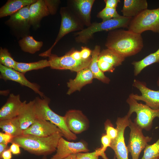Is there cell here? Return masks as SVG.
Masks as SVG:
<instances>
[{"label":"cell","instance_id":"cell-1","mask_svg":"<svg viewBox=\"0 0 159 159\" xmlns=\"http://www.w3.org/2000/svg\"><path fill=\"white\" fill-rule=\"evenodd\" d=\"M143 45L141 34L119 29L110 31L105 43L107 48L114 50L125 58L139 53Z\"/></svg>","mask_w":159,"mask_h":159},{"label":"cell","instance_id":"cell-2","mask_svg":"<svg viewBox=\"0 0 159 159\" xmlns=\"http://www.w3.org/2000/svg\"><path fill=\"white\" fill-rule=\"evenodd\" d=\"M62 136L63 135L61 132L46 137L22 135L14 138L11 143H17L31 153L47 156L56 151L59 141Z\"/></svg>","mask_w":159,"mask_h":159},{"label":"cell","instance_id":"cell-3","mask_svg":"<svg viewBox=\"0 0 159 159\" xmlns=\"http://www.w3.org/2000/svg\"><path fill=\"white\" fill-rule=\"evenodd\" d=\"M37 118L49 121L56 125L61 131L63 136L67 140H75L76 135L68 128L64 116H60L54 112L50 108V99L45 96L43 98L36 97L34 100Z\"/></svg>","mask_w":159,"mask_h":159},{"label":"cell","instance_id":"cell-4","mask_svg":"<svg viewBox=\"0 0 159 159\" xmlns=\"http://www.w3.org/2000/svg\"><path fill=\"white\" fill-rule=\"evenodd\" d=\"M132 18L122 16L101 22H94L87 28L75 33V39L78 43H86L94 34L102 31H111L121 28H127Z\"/></svg>","mask_w":159,"mask_h":159},{"label":"cell","instance_id":"cell-5","mask_svg":"<svg viewBox=\"0 0 159 159\" xmlns=\"http://www.w3.org/2000/svg\"><path fill=\"white\" fill-rule=\"evenodd\" d=\"M126 102L129 106L127 115L130 117L132 113H135L136 117L134 122L143 129L150 130L154 119L156 117L159 118V108L153 109L146 104L139 103L130 95Z\"/></svg>","mask_w":159,"mask_h":159},{"label":"cell","instance_id":"cell-6","mask_svg":"<svg viewBox=\"0 0 159 159\" xmlns=\"http://www.w3.org/2000/svg\"><path fill=\"white\" fill-rule=\"evenodd\" d=\"M127 28L141 34L148 30L159 34V8L146 9L132 18Z\"/></svg>","mask_w":159,"mask_h":159},{"label":"cell","instance_id":"cell-7","mask_svg":"<svg viewBox=\"0 0 159 159\" xmlns=\"http://www.w3.org/2000/svg\"><path fill=\"white\" fill-rule=\"evenodd\" d=\"M60 14L61 16V22L59 33L52 46L43 52L45 56L51 54L52 49L65 35L71 32L80 31L84 29L83 23L68 7H61Z\"/></svg>","mask_w":159,"mask_h":159},{"label":"cell","instance_id":"cell-8","mask_svg":"<svg viewBox=\"0 0 159 159\" xmlns=\"http://www.w3.org/2000/svg\"><path fill=\"white\" fill-rule=\"evenodd\" d=\"M48 57L51 68L59 70H69L77 72L88 67L92 59L90 57L86 59H74L71 56L69 52L61 57L51 54Z\"/></svg>","mask_w":159,"mask_h":159},{"label":"cell","instance_id":"cell-9","mask_svg":"<svg viewBox=\"0 0 159 159\" xmlns=\"http://www.w3.org/2000/svg\"><path fill=\"white\" fill-rule=\"evenodd\" d=\"M128 127L130 129V136L127 148L132 159H139L141 151L148 145L152 139L151 137L145 136L143 129L134 122L130 119Z\"/></svg>","mask_w":159,"mask_h":159},{"label":"cell","instance_id":"cell-10","mask_svg":"<svg viewBox=\"0 0 159 159\" xmlns=\"http://www.w3.org/2000/svg\"><path fill=\"white\" fill-rule=\"evenodd\" d=\"M130 117L127 115L122 117H118L116 122L118 134L116 138L111 140L110 147L114 152L116 159H128L129 152L124 135L125 128L129 125Z\"/></svg>","mask_w":159,"mask_h":159},{"label":"cell","instance_id":"cell-11","mask_svg":"<svg viewBox=\"0 0 159 159\" xmlns=\"http://www.w3.org/2000/svg\"><path fill=\"white\" fill-rule=\"evenodd\" d=\"M29 6L24 7L10 16L5 22L16 33L22 37L29 35L30 25L29 24Z\"/></svg>","mask_w":159,"mask_h":159},{"label":"cell","instance_id":"cell-12","mask_svg":"<svg viewBox=\"0 0 159 159\" xmlns=\"http://www.w3.org/2000/svg\"><path fill=\"white\" fill-rule=\"evenodd\" d=\"M157 84L159 87V77ZM132 85L139 90L141 95L132 93L130 96L138 101L144 102L145 104L153 109L159 108V89L157 91L152 90L147 87L145 82L136 79L134 80Z\"/></svg>","mask_w":159,"mask_h":159},{"label":"cell","instance_id":"cell-13","mask_svg":"<svg viewBox=\"0 0 159 159\" xmlns=\"http://www.w3.org/2000/svg\"><path fill=\"white\" fill-rule=\"evenodd\" d=\"M89 151L87 144L84 141L69 142L62 137L59 141L56 153L51 157V159H64L73 154L87 152Z\"/></svg>","mask_w":159,"mask_h":159},{"label":"cell","instance_id":"cell-14","mask_svg":"<svg viewBox=\"0 0 159 159\" xmlns=\"http://www.w3.org/2000/svg\"><path fill=\"white\" fill-rule=\"evenodd\" d=\"M64 116L68 128L75 135L81 133L89 127L88 119L80 110H69L66 112Z\"/></svg>","mask_w":159,"mask_h":159},{"label":"cell","instance_id":"cell-15","mask_svg":"<svg viewBox=\"0 0 159 159\" xmlns=\"http://www.w3.org/2000/svg\"><path fill=\"white\" fill-rule=\"evenodd\" d=\"M0 79L5 81L10 80L17 82L20 85L30 88L41 98L46 96L40 91V86L36 83L29 81L25 77L24 74L13 69L4 66L0 64Z\"/></svg>","mask_w":159,"mask_h":159},{"label":"cell","instance_id":"cell-16","mask_svg":"<svg viewBox=\"0 0 159 159\" xmlns=\"http://www.w3.org/2000/svg\"><path fill=\"white\" fill-rule=\"evenodd\" d=\"M60 132H62L59 129L50 122L37 118L32 125L23 131V135L46 137Z\"/></svg>","mask_w":159,"mask_h":159},{"label":"cell","instance_id":"cell-17","mask_svg":"<svg viewBox=\"0 0 159 159\" xmlns=\"http://www.w3.org/2000/svg\"><path fill=\"white\" fill-rule=\"evenodd\" d=\"M94 0L70 1L68 7L87 27L91 24V13Z\"/></svg>","mask_w":159,"mask_h":159},{"label":"cell","instance_id":"cell-18","mask_svg":"<svg viewBox=\"0 0 159 159\" xmlns=\"http://www.w3.org/2000/svg\"><path fill=\"white\" fill-rule=\"evenodd\" d=\"M29 13L30 26L38 28L42 18L51 14L47 0H37L30 5Z\"/></svg>","mask_w":159,"mask_h":159},{"label":"cell","instance_id":"cell-19","mask_svg":"<svg viewBox=\"0 0 159 159\" xmlns=\"http://www.w3.org/2000/svg\"><path fill=\"white\" fill-rule=\"evenodd\" d=\"M23 103L19 95L10 94L6 102L0 110V120L17 117Z\"/></svg>","mask_w":159,"mask_h":159},{"label":"cell","instance_id":"cell-20","mask_svg":"<svg viewBox=\"0 0 159 159\" xmlns=\"http://www.w3.org/2000/svg\"><path fill=\"white\" fill-rule=\"evenodd\" d=\"M94 78L93 74L88 67L77 72L75 78L69 79L67 83L69 88L67 94L69 95L76 91H80L84 86L91 83Z\"/></svg>","mask_w":159,"mask_h":159},{"label":"cell","instance_id":"cell-21","mask_svg":"<svg viewBox=\"0 0 159 159\" xmlns=\"http://www.w3.org/2000/svg\"><path fill=\"white\" fill-rule=\"evenodd\" d=\"M17 117L23 131L33 123L37 119L34 100L28 103L26 100L24 101Z\"/></svg>","mask_w":159,"mask_h":159},{"label":"cell","instance_id":"cell-22","mask_svg":"<svg viewBox=\"0 0 159 159\" xmlns=\"http://www.w3.org/2000/svg\"><path fill=\"white\" fill-rule=\"evenodd\" d=\"M148 7L146 0H124L121 11L123 16L132 18L147 9Z\"/></svg>","mask_w":159,"mask_h":159},{"label":"cell","instance_id":"cell-23","mask_svg":"<svg viewBox=\"0 0 159 159\" xmlns=\"http://www.w3.org/2000/svg\"><path fill=\"white\" fill-rule=\"evenodd\" d=\"M37 0H9L0 9V18L11 16Z\"/></svg>","mask_w":159,"mask_h":159},{"label":"cell","instance_id":"cell-24","mask_svg":"<svg viewBox=\"0 0 159 159\" xmlns=\"http://www.w3.org/2000/svg\"><path fill=\"white\" fill-rule=\"evenodd\" d=\"M100 52V46H95L92 51L91 61L88 68L92 73L94 78H96L104 83L108 84L110 82V79L100 70L98 64V56Z\"/></svg>","mask_w":159,"mask_h":159},{"label":"cell","instance_id":"cell-25","mask_svg":"<svg viewBox=\"0 0 159 159\" xmlns=\"http://www.w3.org/2000/svg\"><path fill=\"white\" fill-rule=\"evenodd\" d=\"M125 58L112 49L107 48L100 51L98 60L104 61L115 68L122 64Z\"/></svg>","mask_w":159,"mask_h":159},{"label":"cell","instance_id":"cell-26","mask_svg":"<svg viewBox=\"0 0 159 159\" xmlns=\"http://www.w3.org/2000/svg\"><path fill=\"white\" fill-rule=\"evenodd\" d=\"M0 127L3 131L11 135L13 138L23 135L17 117L12 119L0 120Z\"/></svg>","mask_w":159,"mask_h":159},{"label":"cell","instance_id":"cell-27","mask_svg":"<svg viewBox=\"0 0 159 159\" xmlns=\"http://www.w3.org/2000/svg\"><path fill=\"white\" fill-rule=\"evenodd\" d=\"M156 63H159V48L155 52L150 54L143 59L132 62L134 67V75L137 76L145 68Z\"/></svg>","mask_w":159,"mask_h":159},{"label":"cell","instance_id":"cell-28","mask_svg":"<svg viewBox=\"0 0 159 159\" xmlns=\"http://www.w3.org/2000/svg\"><path fill=\"white\" fill-rule=\"evenodd\" d=\"M19 44L24 52L34 54L39 51L43 45L42 41L36 40L32 36L28 35L20 39Z\"/></svg>","mask_w":159,"mask_h":159},{"label":"cell","instance_id":"cell-29","mask_svg":"<svg viewBox=\"0 0 159 159\" xmlns=\"http://www.w3.org/2000/svg\"><path fill=\"white\" fill-rule=\"evenodd\" d=\"M50 67V65L48 60L43 59L30 63L17 62L14 69L24 74L29 71L42 69Z\"/></svg>","mask_w":159,"mask_h":159},{"label":"cell","instance_id":"cell-30","mask_svg":"<svg viewBox=\"0 0 159 159\" xmlns=\"http://www.w3.org/2000/svg\"><path fill=\"white\" fill-rule=\"evenodd\" d=\"M141 159H159V138L155 143L146 147Z\"/></svg>","mask_w":159,"mask_h":159},{"label":"cell","instance_id":"cell-31","mask_svg":"<svg viewBox=\"0 0 159 159\" xmlns=\"http://www.w3.org/2000/svg\"><path fill=\"white\" fill-rule=\"evenodd\" d=\"M16 62L7 49L0 47V64L7 67L14 69Z\"/></svg>","mask_w":159,"mask_h":159},{"label":"cell","instance_id":"cell-32","mask_svg":"<svg viewBox=\"0 0 159 159\" xmlns=\"http://www.w3.org/2000/svg\"><path fill=\"white\" fill-rule=\"evenodd\" d=\"M121 16L118 14L116 9L106 7L99 12L97 15V17L102 19V21L120 17Z\"/></svg>","mask_w":159,"mask_h":159},{"label":"cell","instance_id":"cell-33","mask_svg":"<svg viewBox=\"0 0 159 159\" xmlns=\"http://www.w3.org/2000/svg\"><path fill=\"white\" fill-rule=\"evenodd\" d=\"M102 146L99 148L100 153V156L103 159H108L105 153L106 149L108 147H110L111 141V139L106 134H103L101 138Z\"/></svg>","mask_w":159,"mask_h":159},{"label":"cell","instance_id":"cell-34","mask_svg":"<svg viewBox=\"0 0 159 159\" xmlns=\"http://www.w3.org/2000/svg\"><path fill=\"white\" fill-rule=\"evenodd\" d=\"M104 126L106 134L111 140L116 137L118 134V130L116 128L114 127L110 120L107 119L106 120L104 123Z\"/></svg>","mask_w":159,"mask_h":159},{"label":"cell","instance_id":"cell-35","mask_svg":"<svg viewBox=\"0 0 159 159\" xmlns=\"http://www.w3.org/2000/svg\"><path fill=\"white\" fill-rule=\"evenodd\" d=\"M75 155L76 159H98L100 156L99 148L93 152L79 153Z\"/></svg>","mask_w":159,"mask_h":159},{"label":"cell","instance_id":"cell-36","mask_svg":"<svg viewBox=\"0 0 159 159\" xmlns=\"http://www.w3.org/2000/svg\"><path fill=\"white\" fill-rule=\"evenodd\" d=\"M98 66L100 70L103 73L105 72H113L115 68L111 65L104 61L98 60Z\"/></svg>","mask_w":159,"mask_h":159},{"label":"cell","instance_id":"cell-37","mask_svg":"<svg viewBox=\"0 0 159 159\" xmlns=\"http://www.w3.org/2000/svg\"><path fill=\"white\" fill-rule=\"evenodd\" d=\"M13 138V137L9 134L0 132V143L8 144L9 143H11Z\"/></svg>","mask_w":159,"mask_h":159},{"label":"cell","instance_id":"cell-38","mask_svg":"<svg viewBox=\"0 0 159 159\" xmlns=\"http://www.w3.org/2000/svg\"><path fill=\"white\" fill-rule=\"evenodd\" d=\"M81 58L82 59H86L90 57L92 51L86 47H82L80 51Z\"/></svg>","mask_w":159,"mask_h":159},{"label":"cell","instance_id":"cell-39","mask_svg":"<svg viewBox=\"0 0 159 159\" xmlns=\"http://www.w3.org/2000/svg\"><path fill=\"white\" fill-rule=\"evenodd\" d=\"M106 7L116 9L118 3L120 2V0H105Z\"/></svg>","mask_w":159,"mask_h":159},{"label":"cell","instance_id":"cell-40","mask_svg":"<svg viewBox=\"0 0 159 159\" xmlns=\"http://www.w3.org/2000/svg\"><path fill=\"white\" fill-rule=\"evenodd\" d=\"M20 146L17 143H12L9 149L14 154H18L21 153Z\"/></svg>","mask_w":159,"mask_h":159},{"label":"cell","instance_id":"cell-41","mask_svg":"<svg viewBox=\"0 0 159 159\" xmlns=\"http://www.w3.org/2000/svg\"><path fill=\"white\" fill-rule=\"evenodd\" d=\"M11 153L9 149L6 150L0 155V158L1 159H11Z\"/></svg>","mask_w":159,"mask_h":159},{"label":"cell","instance_id":"cell-42","mask_svg":"<svg viewBox=\"0 0 159 159\" xmlns=\"http://www.w3.org/2000/svg\"><path fill=\"white\" fill-rule=\"evenodd\" d=\"M71 57L76 60H80L82 59L81 58L80 52L77 50H72L69 51Z\"/></svg>","mask_w":159,"mask_h":159},{"label":"cell","instance_id":"cell-43","mask_svg":"<svg viewBox=\"0 0 159 159\" xmlns=\"http://www.w3.org/2000/svg\"><path fill=\"white\" fill-rule=\"evenodd\" d=\"M7 144L4 143H0V155L6 150Z\"/></svg>","mask_w":159,"mask_h":159},{"label":"cell","instance_id":"cell-44","mask_svg":"<svg viewBox=\"0 0 159 159\" xmlns=\"http://www.w3.org/2000/svg\"><path fill=\"white\" fill-rule=\"evenodd\" d=\"M64 159H76L75 154L71 155Z\"/></svg>","mask_w":159,"mask_h":159},{"label":"cell","instance_id":"cell-45","mask_svg":"<svg viewBox=\"0 0 159 159\" xmlns=\"http://www.w3.org/2000/svg\"><path fill=\"white\" fill-rule=\"evenodd\" d=\"M9 90L1 91L0 94L2 95H7L9 93Z\"/></svg>","mask_w":159,"mask_h":159},{"label":"cell","instance_id":"cell-46","mask_svg":"<svg viewBox=\"0 0 159 159\" xmlns=\"http://www.w3.org/2000/svg\"><path fill=\"white\" fill-rule=\"evenodd\" d=\"M42 159H47L46 156H44Z\"/></svg>","mask_w":159,"mask_h":159},{"label":"cell","instance_id":"cell-47","mask_svg":"<svg viewBox=\"0 0 159 159\" xmlns=\"http://www.w3.org/2000/svg\"><path fill=\"white\" fill-rule=\"evenodd\" d=\"M113 159H116V156H115V155L114 156V157L113 158Z\"/></svg>","mask_w":159,"mask_h":159}]
</instances>
